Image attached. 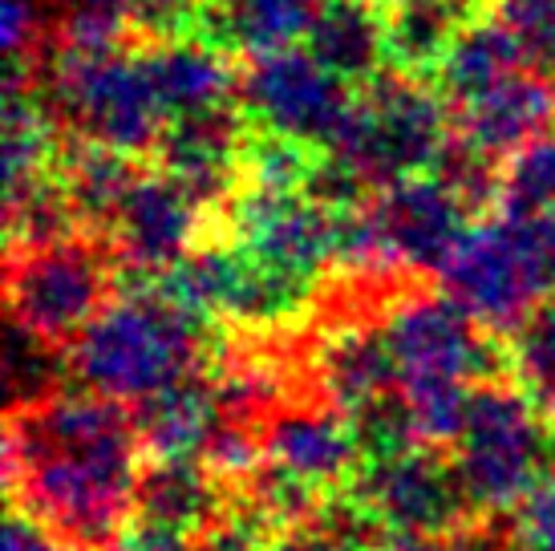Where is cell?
Wrapping results in <instances>:
<instances>
[{
  "mask_svg": "<svg viewBox=\"0 0 555 551\" xmlns=\"http://www.w3.org/2000/svg\"><path fill=\"white\" fill-rule=\"evenodd\" d=\"M139 454V422L126 401L93 389L13 401L4 422L9 499L74 551H109L130 527L142 478Z\"/></svg>",
  "mask_w": 555,
  "mask_h": 551,
  "instance_id": "1",
  "label": "cell"
},
{
  "mask_svg": "<svg viewBox=\"0 0 555 551\" xmlns=\"http://www.w3.org/2000/svg\"><path fill=\"white\" fill-rule=\"evenodd\" d=\"M199 324L158 284H139L93 317L69 349V369L93 394L142 406L199 369Z\"/></svg>",
  "mask_w": 555,
  "mask_h": 551,
  "instance_id": "2",
  "label": "cell"
},
{
  "mask_svg": "<svg viewBox=\"0 0 555 551\" xmlns=\"http://www.w3.org/2000/svg\"><path fill=\"white\" fill-rule=\"evenodd\" d=\"M450 450L475 520H507L552 471V422L515 377H491L475 385L466 426Z\"/></svg>",
  "mask_w": 555,
  "mask_h": 551,
  "instance_id": "3",
  "label": "cell"
},
{
  "mask_svg": "<svg viewBox=\"0 0 555 551\" xmlns=\"http://www.w3.org/2000/svg\"><path fill=\"white\" fill-rule=\"evenodd\" d=\"M470 215L475 212L434 170L377 187L361 207L340 212L337 268L353 276H438L466 235Z\"/></svg>",
  "mask_w": 555,
  "mask_h": 551,
  "instance_id": "4",
  "label": "cell"
},
{
  "mask_svg": "<svg viewBox=\"0 0 555 551\" xmlns=\"http://www.w3.org/2000/svg\"><path fill=\"white\" fill-rule=\"evenodd\" d=\"M454 138V110L426 86V77L386 69L357 86L353 110L340 126L337 142L324 154L357 170L365 183H401L414 175H430Z\"/></svg>",
  "mask_w": 555,
  "mask_h": 551,
  "instance_id": "5",
  "label": "cell"
},
{
  "mask_svg": "<svg viewBox=\"0 0 555 551\" xmlns=\"http://www.w3.org/2000/svg\"><path fill=\"white\" fill-rule=\"evenodd\" d=\"M41 90L57 123L81 142H98L122 154H151L167 134L170 114L158 98L151 65L142 53H69L53 49Z\"/></svg>",
  "mask_w": 555,
  "mask_h": 551,
  "instance_id": "6",
  "label": "cell"
},
{
  "mask_svg": "<svg viewBox=\"0 0 555 551\" xmlns=\"http://www.w3.org/2000/svg\"><path fill=\"white\" fill-rule=\"evenodd\" d=\"M109 289H114V252H102L86 235L9 247V272H4L9 317L21 333L46 341L53 349H74V341L109 305Z\"/></svg>",
  "mask_w": 555,
  "mask_h": 551,
  "instance_id": "7",
  "label": "cell"
},
{
  "mask_svg": "<svg viewBox=\"0 0 555 551\" xmlns=\"http://www.w3.org/2000/svg\"><path fill=\"white\" fill-rule=\"evenodd\" d=\"M438 284L482 329L507 337L543 296H552L527 219L499 215L466 228L438 272Z\"/></svg>",
  "mask_w": 555,
  "mask_h": 551,
  "instance_id": "8",
  "label": "cell"
},
{
  "mask_svg": "<svg viewBox=\"0 0 555 551\" xmlns=\"http://www.w3.org/2000/svg\"><path fill=\"white\" fill-rule=\"evenodd\" d=\"M353 98L357 86L296 46L251 53L240 74V110L251 130L293 138L321 154L337 142Z\"/></svg>",
  "mask_w": 555,
  "mask_h": 551,
  "instance_id": "9",
  "label": "cell"
},
{
  "mask_svg": "<svg viewBox=\"0 0 555 551\" xmlns=\"http://www.w3.org/2000/svg\"><path fill=\"white\" fill-rule=\"evenodd\" d=\"M345 490L386 536H450L478 527L459 466L442 454V446L414 443L365 459Z\"/></svg>",
  "mask_w": 555,
  "mask_h": 551,
  "instance_id": "10",
  "label": "cell"
},
{
  "mask_svg": "<svg viewBox=\"0 0 555 551\" xmlns=\"http://www.w3.org/2000/svg\"><path fill=\"white\" fill-rule=\"evenodd\" d=\"M386 337L398 361V382H491L507 373V345L499 333L463 312L447 292L405 296L386 317Z\"/></svg>",
  "mask_w": 555,
  "mask_h": 551,
  "instance_id": "11",
  "label": "cell"
},
{
  "mask_svg": "<svg viewBox=\"0 0 555 551\" xmlns=\"http://www.w3.org/2000/svg\"><path fill=\"white\" fill-rule=\"evenodd\" d=\"M223 215H228L232 244L276 272L317 284L324 268H337L340 212L312 200L309 191L240 183Z\"/></svg>",
  "mask_w": 555,
  "mask_h": 551,
  "instance_id": "12",
  "label": "cell"
},
{
  "mask_svg": "<svg viewBox=\"0 0 555 551\" xmlns=\"http://www.w3.org/2000/svg\"><path fill=\"white\" fill-rule=\"evenodd\" d=\"M207 219H211V212L175 175H167V170L146 175L142 170L118 219L106 231L114 264L134 276L139 284H151L203 244Z\"/></svg>",
  "mask_w": 555,
  "mask_h": 551,
  "instance_id": "13",
  "label": "cell"
},
{
  "mask_svg": "<svg viewBox=\"0 0 555 551\" xmlns=\"http://www.w3.org/2000/svg\"><path fill=\"white\" fill-rule=\"evenodd\" d=\"M263 462L317 487L321 495L345 490L365 462L353 418L333 401L276 406L263 418Z\"/></svg>",
  "mask_w": 555,
  "mask_h": 551,
  "instance_id": "14",
  "label": "cell"
},
{
  "mask_svg": "<svg viewBox=\"0 0 555 551\" xmlns=\"http://www.w3.org/2000/svg\"><path fill=\"white\" fill-rule=\"evenodd\" d=\"M555 123V74L543 65H527L507 81L491 86L463 106H454V130L475 142L478 151L507 158L524 142L547 134Z\"/></svg>",
  "mask_w": 555,
  "mask_h": 551,
  "instance_id": "15",
  "label": "cell"
},
{
  "mask_svg": "<svg viewBox=\"0 0 555 551\" xmlns=\"http://www.w3.org/2000/svg\"><path fill=\"white\" fill-rule=\"evenodd\" d=\"M142 57L151 65L170 123L240 106V69L232 65V49L191 33V37H170V41H146Z\"/></svg>",
  "mask_w": 555,
  "mask_h": 551,
  "instance_id": "16",
  "label": "cell"
},
{
  "mask_svg": "<svg viewBox=\"0 0 555 551\" xmlns=\"http://www.w3.org/2000/svg\"><path fill=\"white\" fill-rule=\"evenodd\" d=\"M146 459H199L223 422L216 373H186L163 394L146 398L134 413Z\"/></svg>",
  "mask_w": 555,
  "mask_h": 551,
  "instance_id": "17",
  "label": "cell"
},
{
  "mask_svg": "<svg viewBox=\"0 0 555 551\" xmlns=\"http://www.w3.org/2000/svg\"><path fill=\"white\" fill-rule=\"evenodd\" d=\"M228 511V483L203 459H151L139 478L134 520L199 536Z\"/></svg>",
  "mask_w": 555,
  "mask_h": 551,
  "instance_id": "18",
  "label": "cell"
},
{
  "mask_svg": "<svg viewBox=\"0 0 555 551\" xmlns=\"http://www.w3.org/2000/svg\"><path fill=\"white\" fill-rule=\"evenodd\" d=\"M317 377L324 398L345 413L398 389V361L389 349L386 324L373 329L365 321H349L333 329L317 349Z\"/></svg>",
  "mask_w": 555,
  "mask_h": 551,
  "instance_id": "19",
  "label": "cell"
},
{
  "mask_svg": "<svg viewBox=\"0 0 555 551\" xmlns=\"http://www.w3.org/2000/svg\"><path fill=\"white\" fill-rule=\"evenodd\" d=\"M305 49L349 86H365L389 69L386 9L370 0H324L305 33Z\"/></svg>",
  "mask_w": 555,
  "mask_h": 551,
  "instance_id": "20",
  "label": "cell"
},
{
  "mask_svg": "<svg viewBox=\"0 0 555 551\" xmlns=\"http://www.w3.org/2000/svg\"><path fill=\"white\" fill-rule=\"evenodd\" d=\"M527 65L535 62H531L527 46L519 41V33L511 29L499 13H475L463 25V33L454 37V46H450V53L442 57L434 77H438L442 98L454 110L470 102V98H478V93H487L499 81H507L511 74L527 69Z\"/></svg>",
  "mask_w": 555,
  "mask_h": 551,
  "instance_id": "21",
  "label": "cell"
},
{
  "mask_svg": "<svg viewBox=\"0 0 555 551\" xmlns=\"http://www.w3.org/2000/svg\"><path fill=\"white\" fill-rule=\"evenodd\" d=\"M324 0H207L199 37L232 53H268L305 41Z\"/></svg>",
  "mask_w": 555,
  "mask_h": 551,
  "instance_id": "22",
  "label": "cell"
},
{
  "mask_svg": "<svg viewBox=\"0 0 555 551\" xmlns=\"http://www.w3.org/2000/svg\"><path fill=\"white\" fill-rule=\"evenodd\" d=\"M475 13L482 9L470 0H393L386 9L389 69H401L410 77H434L454 46V37Z\"/></svg>",
  "mask_w": 555,
  "mask_h": 551,
  "instance_id": "23",
  "label": "cell"
},
{
  "mask_svg": "<svg viewBox=\"0 0 555 551\" xmlns=\"http://www.w3.org/2000/svg\"><path fill=\"white\" fill-rule=\"evenodd\" d=\"M62 183L65 195L78 212L81 228L90 231H109V223L122 212L130 187L139 183L142 170L134 167V154L109 151L98 142H81L78 151H69L62 158Z\"/></svg>",
  "mask_w": 555,
  "mask_h": 551,
  "instance_id": "24",
  "label": "cell"
},
{
  "mask_svg": "<svg viewBox=\"0 0 555 551\" xmlns=\"http://www.w3.org/2000/svg\"><path fill=\"white\" fill-rule=\"evenodd\" d=\"M507 373L547 418L555 413V292L507 333Z\"/></svg>",
  "mask_w": 555,
  "mask_h": 551,
  "instance_id": "25",
  "label": "cell"
},
{
  "mask_svg": "<svg viewBox=\"0 0 555 551\" xmlns=\"http://www.w3.org/2000/svg\"><path fill=\"white\" fill-rule=\"evenodd\" d=\"M499 215L535 219L555 212V134L531 138L499 167Z\"/></svg>",
  "mask_w": 555,
  "mask_h": 551,
  "instance_id": "26",
  "label": "cell"
},
{
  "mask_svg": "<svg viewBox=\"0 0 555 551\" xmlns=\"http://www.w3.org/2000/svg\"><path fill=\"white\" fill-rule=\"evenodd\" d=\"M134 33V0H62L53 25L57 49L69 53H106L122 49Z\"/></svg>",
  "mask_w": 555,
  "mask_h": 551,
  "instance_id": "27",
  "label": "cell"
},
{
  "mask_svg": "<svg viewBox=\"0 0 555 551\" xmlns=\"http://www.w3.org/2000/svg\"><path fill=\"white\" fill-rule=\"evenodd\" d=\"M57 16L49 13V0H4L0 9V41L9 65L37 69V53L53 37Z\"/></svg>",
  "mask_w": 555,
  "mask_h": 551,
  "instance_id": "28",
  "label": "cell"
},
{
  "mask_svg": "<svg viewBox=\"0 0 555 551\" xmlns=\"http://www.w3.org/2000/svg\"><path fill=\"white\" fill-rule=\"evenodd\" d=\"M494 13L519 33L531 62L555 69V0H494Z\"/></svg>",
  "mask_w": 555,
  "mask_h": 551,
  "instance_id": "29",
  "label": "cell"
},
{
  "mask_svg": "<svg viewBox=\"0 0 555 551\" xmlns=\"http://www.w3.org/2000/svg\"><path fill=\"white\" fill-rule=\"evenodd\" d=\"M280 531L263 520L260 511L240 503L235 511H223L207 531L195 536V551H268Z\"/></svg>",
  "mask_w": 555,
  "mask_h": 551,
  "instance_id": "30",
  "label": "cell"
},
{
  "mask_svg": "<svg viewBox=\"0 0 555 551\" xmlns=\"http://www.w3.org/2000/svg\"><path fill=\"white\" fill-rule=\"evenodd\" d=\"M207 0H134V33L146 41L191 37L203 29Z\"/></svg>",
  "mask_w": 555,
  "mask_h": 551,
  "instance_id": "31",
  "label": "cell"
},
{
  "mask_svg": "<svg viewBox=\"0 0 555 551\" xmlns=\"http://www.w3.org/2000/svg\"><path fill=\"white\" fill-rule=\"evenodd\" d=\"M515 539L540 551H555V466L515 511Z\"/></svg>",
  "mask_w": 555,
  "mask_h": 551,
  "instance_id": "32",
  "label": "cell"
},
{
  "mask_svg": "<svg viewBox=\"0 0 555 551\" xmlns=\"http://www.w3.org/2000/svg\"><path fill=\"white\" fill-rule=\"evenodd\" d=\"M373 551H499L487 539V531L466 527V531H450V536H389Z\"/></svg>",
  "mask_w": 555,
  "mask_h": 551,
  "instance_id": "33",
  "label": "cell"
},
{
  "mask_svg": "<svg viewBox=\"0 0 555 551\" xmlns=\"http://www.w3.org/2000/svg\"><path fill=\"white\" fill-rule=\"evenodd\" d=\"M0 551H74L62 536H53L46 523L33 520L29 511L13 507L4 523V548Z\"/></svg>",
  "mask_w": 555,
  "mask_h": 551,
  "instance_id": "34",
  "label": "cell"
},
{
  "mask_svg": "<svg viewBox=\"0 0 555 551\" xmlns=\"http://www.w3.org/2000/svg\"><path fill=\"white\" fill-rule=\"evenodd\" d=\"M109 551H195V536H183V531H170V527L146 520H130V527Z\"/></svg>",
  "mask_w": 555,
  "mask_h": 551,
  "instance_id": "35",
  "label": "cell"
},
{
  "mask_svg": "<svg viewBox=\"0 0 555 551\" xmlns=\"http://www.w3.org/2000/svg\"><path fill=\"white\" fill-rule=\"evenodd\" d=\"M268 551H357L349 539H340L337 531H328L324 523H305V527H288L272 539Z\"/></svg>",
  "mask_w": 555,
  "mask_h": 551,
  "instance_id": "36",
  "label": "cell"
},
{
  "mask_svg": "<svg viewBox=\"0 0 555 551\" xmlns=\"http://www.w3.org/2000/svg\"><path fill=\"white\" fill-rule=\"evenodd\" d=\"M527 228H531V240H535V256H540V264H543L547 289L555 292V212L527 219Z\"/></svg>",
  "mask_w": 555,
  "mask_h": 551,
  "instance_id": "37",
  "label": "cell"
},
{
  "mask_svg": "<svg viewBox=\"0 0 555 551\" xmlns=\"http://www.w3.org/2000/svg\"><path fill=\"white\" fill-rule=\"evenodd\" d=\"M499 551H540V548H531V543H503Z\"/></svg>",
  "mask_w": 555,
  "mask_h": 551,
  "instance_id": "38",
  "label": "cell"
},
{
  "mask_svg": "<svg viewBox=\"0 0 555 551\" xmlns=\"http://www.w3.org/2000/svg\"><path fill=\"white\" fill-rule=\"evenodd\" d=\"M370 4H377V9H389V4H393V0H370Z\"/></svg>",
  "mask_w": 555,
  "mask_h": 551,
  "instance_id": "39",
  "label": "cell"
},
{
  "mask_svg": "<svg viewBox=\"0 0 555 551\" xmlns=\"http://www.w3.org/2000/svg\"><path fill=\"white\" fill-rule=\"evenodd\" d=\"M470 4H478V9H482V0H470Z\"/></svg>",
  "mask_w": 555,
  "mask_h": 551,
  "instance_id": "40",
  "label": "cell"
}]
</instances>
